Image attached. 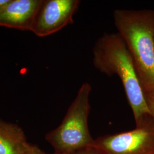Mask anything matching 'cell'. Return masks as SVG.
Instances as JSON below:
<instances>
[{"label": "cell", "mask_w": 154, "mask_h": 154, "mask_svg": "<svg viewBox=\"0 0 154 154\" xmlns=\"http://www.w3.org/2000/svg\"><path fill=\"white\" fill-rule=\"evenodd\" d=\"M154 154V153H152V154Z\"/></svg>", "instance_id": "13"}, {"label": "cell", "mask_w": 154, "mask_h": 154, "mask_svg": "<svg viewBox=\"0 0 154 154\" xmlns=\"http://www.w3.org/2000/svg\"><path fill=\"white\" fill-rule=\"evenodd\" d=\"M144 94L146 102L149 106L151 116L154 121V91L144 92Z\"/></svg>", "instance_id": "9"}, {"label": "cell", "mask_w": 154, "mask_h": 154, "mask_svg": "<svg viewBox=\"0 0 154 154\" xmlns=\"http://www.w3.org/2000/svg\"><path fill=\"white\" fill-rule=\"evenodd\" d=\"M57 154V153H55V154Z\"/></svg>", "instance_id": "12"}, {"label": "cell", "mask_w": 154, "mask_h": 154, "mask_svg": "<svg viewBox=\"0 0 154 154\" xmlns=\"http://www.w3.org/2000/svg\"><path fill=\"white\" fill-rule=\"evenodd\" d=\"M10 0H0V11L5 6Z\"/></svg>", "instance_id": "11"}, {"label": "cell", "mask_w": 154, "mask_h": 154, "mask_svg": "<svg viewBox=\"0 0 154 154\" xmlns=\"http://www.w3.org/2000/svg\"><path fill=\"white\" fill-rule=\"evenodd\" d=\"M79 0H41L31 28L39 37H45L74 23Z\"/></svg>", "instance_id": "5"}, {"label": "cell", "mask_w": 154, "mask_h": 154, "mask_svg": "<svg viewBox=\"0 0 154 154\" xmlns=\"http://www.w3.org/2000/svg\"><path fill=\"white\" fill-rule=\"evenodd\" d=\"M91 90L89 83H83L60 125L46 135L55 153L71 154L93 144L88 126Z\"/></svg>", "instance_id": "3"}, {"label": "cell", "mask_w": 154, "mask_h": 154, "mask_svg": "<svg viewBox=\"0 0 154 154\" xmlns=\"http://www.w3.org/2000/svg\"><path fill=\"white\" fill-rule=\"evenodd\" d=\"M71 154H106L101 150L100 149L98 148L93 144L86 147L85 148L80 149L76 151L72 152Z\"/></svg>", "instance_id": "8"}, {"label": "cell", "mask_w": 154, "mask_h": 154, "mask_svg": "<svg viewBox=\"0 0 154 154\" xmlns=\"http://www.w3.org/2000/svg\"><path fill=\"white\" fill-rule=\"evenodd\" d=\"M93 54L97 70L107 76L115 74L120 78L137 126L152 117L132 57L121 35L118 32L103 34L94 45Z\"/></svg>", "instance_id": "1"}, {"label": "cell", "mask_w": 154, "mask_h": 154, "mask_svg": "<svg viewBox=\"0 0 154 154\" xmlns=\"http://www.w3.org/2000/svg\"><path fill=\"white\" fill-rule=\"evenodd\" d=\"M113 18L143 92L154 91V11L116 9Z\"/></svg>", "instance_id": "2"}, {"label": "cell", "mask_w": 154, "mask_h": 154, "mask_svg": "<svg viewBox=\"0 0 154 154\" xmlns=\"http://www.w3.org/2000/svg\"><path fill=\"white\" fill-rule=\"evenodd\" d=\"M32 146L18 125L0 119V154H26Z\"/></svg>", "instance_id": "7"}, {"label": "cell", "mask_w": 154, "mask_h": 154, "mask_svg": "<svg viewBox=\"0 0 154 154\" xmlns=\"http://www.w3.org/2000/svg\"><path fill=\"white\" fill-rule=\"evenodd\" d=\"M41 0H10L0 11V26L30 31Z\"/></svg>", "instance_id": "6"}, {"label": "cell", "mask_w": 154, "mask_h": 154, "mask_svg": "<svg viewBox=\"0 0 154 154\" xmlns=\"http://www.w3.org/2000/svg\"><path fill=\"white\" fill-rule=\"evenodd\" d=\"M25 154H46L37 146H32L31 149Z\"/></svg>", "instance_id": "10"}, {"label": "cell", "mask_w": 154, "mask_h": 154, "mask_svg": "<svg viewBox=\"0 0 154 154\" xmlns=\"http://www.w3.org/2000/svg\"><path fill=\"white\" fill-rule=\"evenodd\" d=\"M93 144L106 154H152L154 127L145 122L131 131L100 137Z\"/></svg>", "instance_id": "4"}]
</instances>
